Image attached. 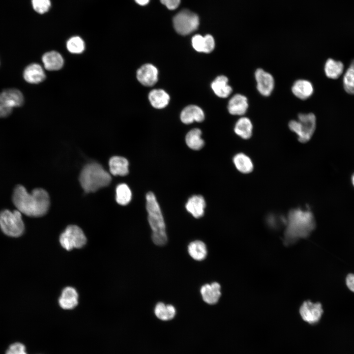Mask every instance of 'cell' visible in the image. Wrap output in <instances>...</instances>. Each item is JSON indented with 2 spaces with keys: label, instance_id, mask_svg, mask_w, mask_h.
Instances as JSON below:
<instances>
[{
  "label": "cell",
  "instance_id": "obj_1",
  "mask_svg": "<svg viewBox=\"0 0 354 354\" xmlns=\"http://www.w3.org/2000/svg\"><path fill=\"white\" fill-rule=\"evenodd\" d=\"M12 201L17 210L30 217L44 215L50 206L49 196L46 190L42 188H36L30 193L21 185H18L15 188Z\"/></svg>",
  "mask_w": 354,
  "mask_h": 354
},
{
  "label": "cell",
  "instance_id": "obj_2",
  "mask_svg": "<svg viewBox=\"0 0 354 354\" xmlns=\"http://www.w3.org/2000/svg\"><path fill=\"white\" fill-rule=\"evenodd\" d=\"M283 243L288 246L300 238L308 237L316 226L315 217L309 209L300 208L291 209L286 220Z\"/></svg>",
  "mask_w": 354,
  "mask_h": 354
},
{
  "label": "cell",
  "instance_id": "obj_3",
  "mask_svg": "<svg viewBox=\"0 0 354 354\" xmlns=\"http://www.w3.org/2000/svg\"><path fill=\"white\" fill-rule=\"evenodd\" d=\"M146 208L148 221L152 230V240L157 245H164L167 241L165 223L156 197L150 191L146 194Z\"/></svg>",
  "mask_w": 354,
  "mask_h": 354
},
{
  "label": "cell",
  "instance_id": "obj_4",
  "mask_svg": "<svg viewBox=\"0 0 354 354\" xmlns=\"http://www.w3.org/2000/svg\"><path fill=\"white\" fill-rule=\"evenodd\" d=\"M80 184L87 192H95L99 188L108 186L111 177L102 166L97 163L86 165L82 169L79 177Z\"/></svg>",
  "mask_w": 354,
  "mask_h": 354
},
{
  "label": "cell",
  "instance_id": "obj_5",
  "mask_svg": "<svg viewBox=\"0 0 354 354\" xmlns=\"http://www.w3.org/2000/svg\"><path fill=\"white\" fill-rule=\"evenodd\" d=\"M290 129L297 136L299 142L305 143L312 138L316 129V118L313 113L299 114L298 120H292L288 124Z\"/></svg>",
  "mask_w": 354,
  "mask_h": 354
},
{
  "label": "cell",
  "instance_id": "obj_6",
  "mask_svg": "<svg viewBox=\"0 0 354 354\" xmlns=\"http://www.w3.org/2000/svg\"><path fill=\"white\" fill-rule=\"evenodd\" d=\"M0 228L6 235L18 237L24 233L25 225L18 210L4 209L0 212Z\"/></svg>",
  "mask_w": 354,
  "mask_h": 354
},
{
  "label": "cell",
  "instance_id": "obj_7",
  "mask_svg": "<svg viewBox=\"0 0 354 354\" xmlns=\"http://www.w3.org/2000/svg\"><path fill=\"white\" fill-rule=\"evenodd\" d=\"M176 31L181 35H187L196 30L199 25L198 16L187 9L179 12L173 19Z\"/></svg>",
  "mask_w": 354,
  "mask_h": 354
},
{
  "label": "cell",
  "instance_id": "obj_8",
  "mask_svg": "<svg viewBox=\"0 0 354 354\" xmlns=\"http://www.w3.org/2000/svg\"><path fill=\"white\" fill-rule=\"evenodd\" d=\"M87 238L82 229L76 225H69L61 234L59 241L63 248L70 250L74 248L82 247Z\"/></svg>",
  "mask_w": 354,
  "mask_h": 354
},
{
  "label": "cell",
  "instance_id": "obj_9",
  "mask_svg": "<svg viewBox=\"0 0 354 354\" xmlns=\"http://www.w3.org/2000/svg\"><path fill=\"white\" fill-rule=\"evenodd\" d=\"M299 312L304 321L310 324H315L321 320L324 310L321 302H313L308 300L302 303L299 308Z\"/></svg>",
  "mask_w": 354,
  "mask_h": 354
},
{
  "label": "cell",
  "instance_id": "obj_10",
  "mask_svg": "<svg viewBox=\"0 0 354 354\" xmlns=\"http://www.w3.org/2000/svg\"><path fill=\"white\" fill-rule=\"evenodd\" d=\"M255 78L259 93L264 96L270 95L274 87V80L272 75L263 69L258 68L255 72Z\"/></svg>",
  "mask_w": 354,
  "mask_h": 354
},
{
  "label": "cell",
  "instance_id": "obj_11",
  "mask_svg": "<svg viewBox=\"0 0 354 354\" xmlns=\"http://www.w3.org/2000/svg\"><path fill=\"white\" fill-rule=\"evenodd\" d=\"M137 78L143 85L152 86L158 80V70L152 64H145L137 70Z\"/></svg>",
  "mask_w": 354,
  "mask_h": 354
},
{
  "label": "cell",
  "instance_id": "obj_12",
  "mask_svg": "<svg viewBox=\"0 0 354 354\" xmlns=\"http://www.w3.org/2000/svg\"><path fill=\"white\" fill-rule=\"evenodd\" d=\"M248 108V99L241 94H236L228 102V110L232 115L242 116L246 113Z\"/></svg>",
  "mask_w": 354,
  "mask_h": 354
},
{
  "label": "cell",
  "instance_id": "obj_13",
  "mask_svg": "<svg viewBox=\"0 0 354 354\" xmlns=\"http://www.w3.org/2000/svg\"><path fill=\"white\" fill-rule=\"evenodd\" d=\"M220 290V285L216 282L203 286L201 294L204 301L208 304H216L221 295Z\"/></svg>",
  "mask_w": 354,
  "mask_h": 354
},
{
  "label": "cell",
  "instance_id": "obj_14",
  "mask_svg": "<svg viewBox=\"0 0 354 354\" xmlns=\"http://www.w3.org/2000/svg\"><path fill=\"white\" fill-rule=\"evenodd\" d=\"M206 205L204 197L200 195H195L188 199L185 207L193 217L199 218L204 215Z\"/></svg>",
  "mask_w": 354,
  "mask_h": 354
},
{
  "label": "cell",
  "instance_id": "obj_15",
  "mask_svg": "<svg viewBox=\"0 0 354 354\" xmlns=\"http://www.w3.org/2000/svg\"><path fill=\"white\" fill-rule=\"evenodd\" d=\"M24 79L30 84H38L45 79V74L41 66L36 63L27 66L23 73Z\"/></svg>",
  "mask_w": 354,
  "mask_h": 354
},
{
  "label": "cell",
  "instance_id": "obj_16",
  "mask_svg": "<svg viewBox=\"0 0 354 354\" xmlns=\"http://www.w3.org/2000/svg\"><path fill=\"white\" fill-rule=\"evenodd\" d=\"M205 118V115L201 108L196 105H189L181 112L180 119L185 124H190L194 121L202 122Z\"/></svg>",
  "mask_w": 354,
  "mask_h": 354
},
{
  "label": "cell",
  "instance_id": "obj_17",
  "mask_svg": "<svg viewBox=\"0 0 354 354\" xmlns=\"http://www.w3.org/2000/svg\"><path fill=\"white\" fill-rule=\"evenodd\" d=\"M292 91L294 95L298 98L305 100L312 95L314 88L312 83L309 81L299 79L294 83Z\"/></svg>",
  "mask_w": 354,
  "mask_h": 354
},
{
  "label": "cell",
  "instance_id": "obj_18",
  "mask_svg": "<svg viewBox=\"0 0 354 354\" xmlns=\"http://www.w3.org/2000/svg\"><path fill=\"white\" fill-rule=\"evenodd\" d=\"M78 294L76 290L70 287L64 288L59 298V304L64 309H72L78 303Z\"/></svg>",
  "mask_w": 354,
  "mask_h": 354
},
{
  "label": "cell",
  "instance_id": "obj_19",
  "mask_svg": "<svg viewBox=\"0 0 354 354\" xmlns=\"http://www.w3.org/2000/svg\"><path fill=\"white\" fill-rule=\"evenodd\" d=\"M44 67L48 70H58L62 68L64 61L61 55L56 51L44 54L42 58Z\"/></svg>",
  "mask_w": 354,
  "mask_h": 354
},
{
  "label": "cell",
  "instance_id": "obj_20",
  "mask_svg": "<svg viewBox=\"0 0 354 354\" xmlns=\"http://www.w3.org/2000/svg\"><path fill=\"white\" fill-rule=\"evenodd\" d=\"M211 87L215 94L220 98H227L232 92V88L228 84V79L224 75L217 77L212 82Z\"/></svg>",
  "mask_w": 354,
  "mask_h": 354
},
{
  "label": "cell",
  "instance_id": "obj_21",
  "mask_svg": "<svg viewBox=\"0 0 354 354\" xmlns=\"http://www.w3.org/2000/svg\"><path fill=\"white\" fill-rule=\"evenodd\" d=\"M109 165L111 173L114 176H124L129 173L128 161L123 157L115 156L111 157Z\"/></svg>",
  "mask_w": 354,
  "mask_h": 354
},
{
  "label": "cell",
  "instance_id": "obj_22",
  "mask_svg": "<svg viewBox=\"0 0 354 354\" xmlns=\"http://www.w3.org/2000/svg\"><path fill=\"white\" fill-rule=\"evenodd\" d=\"M253 125L250 119L247 117H241L236 122L234 131L243 139H248L252 136Z\"/></svg>",
  "mask_w": 354,
  "mask_h": 354
},
{
  "label": "cell",
  "instance_id": "obj_23",
  "mask_svg": "<svg viewBox=\"0 0 354 354\" xmlns=\"http://www.w3.org/2000/svg\"><path fill=\"white\" fill-rule=\"evenodd\" d=\"M148 99L151 105L156 109L165 107L169 103L170 96L164 90L155 89L149 93Z\"/></svg>",
  "mask_w": 354,
  "mask_h": 354
},
{
  "label": "cell",
  "instance_id": "obj_24",
  "mask_svg": "<svg viewBox=\"0 0 354 354\" xmlns=\"http://www.w3.org/2000/svg\"><path fill=\"white\" fill-rule=\"evenodd\" d=\"M233 161L236 169L242 173L248 174L253 170L254 165L252 160L245 153L236 154Z\"/></svg>",
  "mask_w": 354,
  "mask_h": 354
},
{
  "label": "cell",
  "instance_id": "obj_25",
  "mask_svg": "<svg viewBox=\"0 0 354 354\" xmlns=\"http://www.w3.org/2000/svg\"><path fill=\"white\" fill-rule=\"evenodd\" d=\"M344 68L343 63L341 61L328 59L325 63L324 70L328 78L336 79L342 75Z\"/></svg>",
  "mask_w": 354,
  "mask_h": 354
},
{
  "label": "cell",
  "instance_id": "obj_26",
  "mask_svg": "<svg viewBox=\"0 0 354 354\" xmlns=\"http://www.w3.org/2000/svg\"><path fill=\"white\" fill-rule=\"evenodd\" d=\"M202 132L200 129L194 128L189 131L185 137L187 146L193 150H200L205 145L204 141L201 138Z\"/></svg>",
  "mask_w": 354,
  "mask_h": 354
},
{
  "label": "cell",
  "instance_id": "obj_27",
  "mask_svg": "<svg viewBox=\"0 0 354 354\" xmlns=\"http://www.w3.org/2000/svg\"><path fill=\"white\" fill-rule=\"evenodd\" d=\"M188 251L190 256L197 261L204 260L207 255L206 245L201 240H197L190 243Z\"/></svg>",
  "mask_w": 354,
  "mask_h": 354
},
{
  "label": "cell",
  "instance_id": "obj_28",
  "mask_svg": "<svg viewBox=\"0 0 354 354\" xmlns=\"http://www.w3.org/2000/svg\"><path fill=\"white\" fill-rule=\"evenodd\" d=\"M154 313L159 319L167 321L174 318L176 314V310L172 305H166L163 302H159L155 307Z\"/></svg>",
  "mask_w": 354,
  "mask_h": 354
},
{
  "label": "cell",
  "instance_id": "obj_29",
  "mask_svg": "<svg viewBox=\"0 0 354 354\" xmlns=\"http://www.w3.org/2000/svg\"><path fill=\"white\" fill-rule=\"evenodd\" d=\"M1 93L8 100L12 108L20 107L23 104L24 99L22 93L16 88H7Z\"/></svg>",
  "mask_w": 354,
  "mask_h": 354
},
{
  "label": "cell",
  "instance_id": "obj_30",
  "mask_svg": "<svg viewBox=\"0 0 354 354\" xmlns=\"http://www.w3.org/2000/svg\"><path fill=\"white\" fill-rule=\"evenodd\" d=\"M132 193L128 186L125 183L118 185L116 188V201L120 205H126L131 201Z\"/></svg>",
  "mask_w": 354,
  "mask_h": 354
},
{
  "label": "cell",
  "instance_id": "obj_31",
  "mask_svg": "<svg viewBox=\"0 0 354 354\" xmlns=\"http://www.w3.org/2000/svg\"><path fill=\"white\" fill-rule=\"evenodd\" d=\"M67 50L73 54H80L85 50V45L83 40L79 36H73L67 41Z\"/></svg>",
  "mask_w": 354,
  "mask_h": 354
},
{
  "label": "cell",
  "instance_id": "obj_32",
  "mask_svg": "<svg viewBox=\"0 0 354 354\" xmlns=\"http://www.w3.org/2000/svg\"><path fill=\"white\" fill-rule=\"evenodd\" d=\"M343 81L346 92L354 94V69L349 67L344 75Z\"/></svg>",
  "mask_w": 354,
  "mask_h": 354
},
{
  "label": "cell",
  "instance_id": "obj_33",
  "mask_svg": "<svg viewBox=\"0 0 354 354\" xmlns=\"http://www.w3.org/2000/svg\"><path fill=\"white\" fill-rule=\"evenodd\" d=\"M13 108L1 92L0 93V118L8 116L11 113Z\"/></svg>",
  "mask_w": 354,
  "mask_h": 354
},
{
  "label": "cell",
  "instance_id": "obj_34",
  "mask_svg": "<svg viewBox=\"0 0 354 354\" xmlns=\"http://www.w3.org/2000/svg\"><path fill=\"white\" fill-rule=\"evenodd\" d=\"M32 5L36 12L43 14L50 8L51 2L50 0H32Z\"/></svg>",
  "mask_w": 354,
  "mask_h": 354
},
{
  "label": "cell",
  "instance_id": "obj_35",
  "mask_svg": "<svg viewBox=\"0 0 354 354\" xmlns=\"http://www.w3.org/2000/svg\"><path fill=\"white\" fill-rule=\"evenodd\" d=\"M192 45L193 48L199 52H203L204 50V36L200 34L195 35L192 38Z\"/></svg>",
  "mask_w": 354,
  "mask_h": 354
},
{
  "label": "cell",
  "instance_id": "obj_36",
  "mask_svg": "<svg viewBox=\"0 0 354 354\" xmlns=\"http://www.w3.org/2000/svg\"><path fill=\"white\" fill-rule=\"evenodd\" d=\"M5 354H27L25 346L22 343L16 342L11 344Z\"/></svg>",
  "mask_w": 354,
  "mask_h": 354
},
{
  "label": "cell",
  "instance_id": "obj_37",
  "mask_svg": "<svg viewBox=\"0 0 354 354\" xmlns=\"http://www.w3.org/2000/svg\"><path fill=\"white\" fill-rule=\"evenodd\" d=\"M205 45L204 53H209L212 52L215 47V41L212 36L207 34L204 36Z\"/></svg>",
  "mask_w": 354,
  "mask_h": 354
},
{
  "label": "cell",
  "instance_id": "obj_38",
  "mask_svg": "<svg viewBox=\"0 0 354 354\" xmlns=\"http://www.w3.org/2000/svg\"><path fill=\"white\" fill-rule=\"evenodd\" d=\"M161 2L169 9L174 10L179 5L180 0H160Z\"/></svg>",
  "mask_w": 354,
  "mask_h": 354
},
{
  "label": "cell",
  "instance_id": "obj_39",
  "mask_svg": "<svg viewBox=\"0 0 354 354\" xmlns=\"http://www.w3.org/2000/svg\"><path fill=\"white\" fill-rule=\"evenodd\" d=\"M345 282L347 288L354 293V274L352 273L348 274L345 278Z\"/></svg>",
  "mask_w": 354,
  "mask_h": 354
},
{
  "label": "cell",
  "instance_id": "obj_40",
  "mask_svg": "<svg viewBox=\"0 0 354 354\" xmlns=\"http://www.w3.org/2000/svg\"><path fill=\"white\" fill-rule=\"evenodd\" d=\"M138 4L140 5H145L147 4L150 0H135Z\"/></svg>",
  "mask_w": 354,
  "mask_h": 354
},
{
  "label": "cell",
  "instance_id": "obj_41",
  "mask_svg": "<svg viewBox=\"0 0 354 354\" xmlns=\"http://www.w3.org/2000/svg\"><path fill=\"white\" fill-rule=\"evenodd\" d=\"M350 67L354 69V59L351 62Z\"/></svg>",
  "mask_w": 354,
  "mask_h": 354
},
{
  "label": "cell",
  "instance_id": "obj_42",
  "mask_svg": "<svg viewBox=\"0 0 354 354\" xmlns=\"http://www.w3.org/2000/svg\"><path fill=\"white\" fill-rule=\"evenodd\" d=\"M352 182L353 185L354 186V174L353 175V176L352 177Z\"/></svg>",
  "mask_w": 354,
  "mask_h": 354
}]
</instances>
